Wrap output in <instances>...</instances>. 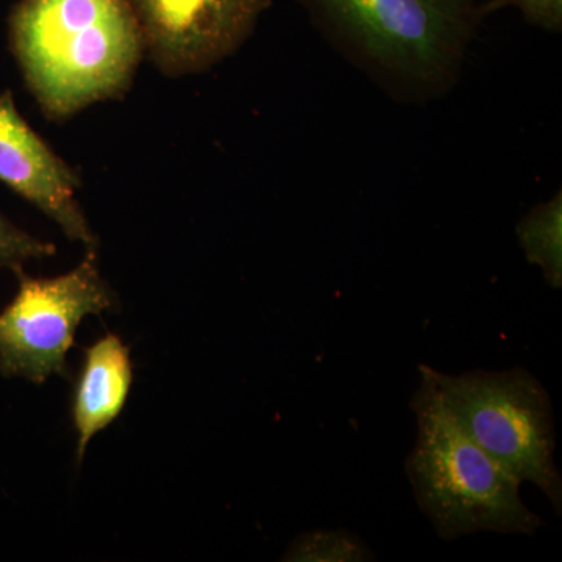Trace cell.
I'll use <instances>...</instances> for the list:
<instances>
[{"label": "cell", "mask_w": 562, "mask_h": 562, "mask_svg": "<svg viewBox=\"0 0 562 562\" xmlns=\"http://www.w3.org/2000/svg\"><path fill=\"white\" fill-rule=\"evenodd\" d=\"M144 54L169 77L211 68L254 31L269 0H125Z\"/></svg>", "instance_id": "8992f818"}, {"label": "cell", "mask_w": 562, "mask_h": 562, "mask_svg": "<svg viewBox=\"0 0 562 562\" xmlns=\"http://www.w3.org/2000/svg\"><path fill=\"white\" fill-rule=\"evenodd\" d=\"M322 22L373 60L435 79L460 54L471 0H305Z\"/></svg>", "instance_id": "5b68a950"}, {"label": "cell", "mask_w": 562, "mask_h": 562, "mask_svg": "<svg viewBox=\"0 0 562 562\" xmlns=\"http://www.w3.org/2000/svg\"><path fill=\"white\" fill-rule=\"evenodd\" d=\"M131 349L113 333L85 351L83 368L72 402L77 431V458L83 460L88 443L120 417L131 394Z\"/></svg>", "instance_id": "ba28073f"}, {"label": "cell", "mask_w": 562, "mask_h": 562, "mask_svg": "<svg viewBox=\"0 0 562 562\" xmlns=\"http://www.w3.org/2000/svg\"><path fill=\"white\" fill-rule=\"evenodd\" d=\"M0 181L54 221L72 241L95 250L81 210L80 177L22 117L10 91L0 92Z\"/></svg>", "instance_id": "52a82bcc"}, {"label": "cell", "mask_w": 562, "mask_h": 562, "mask_svg": "<svg viewBox=\"0 0 562 562\" xmlns=\"http://www.w3.org/2000/svg\"><path fill=\"white\" fill-rule=\"evenodd\" d=\"M20 288L0 313V373L43 384L65 373L66 355L87 316L114 305L113 292L99 271L95 250L76 269L52 279L14 272Z\"/></svg>", "instance_id": "277c9868"}, {"label": "cell", "mask_w": 562, "mask_h": 562, "mask_svg": "<svg viewBox=\"0 0 562 562\" xmlns=\"http://www.w3.org/2000/svg\"><path fill=\"white\" fill-rule=\"evenodd\" d=\"M424 368L462 430L514 479L535 484L561 516L553 408L542 383L524 368L503 372L476 369L461 375Z\"/></svg>", "instance_id": "3957f363"}, {"label": "cell", "mask_w": 562, "mask_h": 562, "mask_svg": "<svg viewBox=\"0 0 562 562\" xmlns=\"http://www.w3.org/2000/svg\"><path fill=\"white\" fill-rule=\"evenodd\" d=\"M371 547L360 536L347 530L303 532L284 553L292 562H364L375 561Z\"/></svg>", "instance_id": "30bf717a"}, {"label": "cell", "mask_w": 562, "mask_h": 562, "mask_svg": "<svg viewBox=\"0 0 562 562\" xmlns=\"http://www.w3.org/2000/svg\"><path fill=\"white\" fill-rule=\"evenodd\" d=\"M516 3L527 20L549 31H560L562 24V0H508Z\"/></svg>", "instance_id": "7c38bea8"}, {"label": "cell", "mask_w": 562, "mask_h": 562, "mask_svg": "<svg viewBox=\"0 0 562 562\" xmlns=\"http://www.w3.org/2000/svg\"><path fill=\"white\" fill-rule=\"evenodd\" d=\"M10 43L44 116L65 121L131 88L144 43L125 0H21Z\"/></svg>", "instance_id": "6da1fadb"}, {"label": "cell", "mask_w": 562, "mask_h": 562, "mask_svg": "<svg viewBox=\"0 0 562 562\" xmlns=\"http://www.w3.org/2000/svg\"><path fill=\"white\" fill-rule=\"evenodd\" d=\"M517 239L528 262L538 266L549 286H562V195L536 206L517 224Z\"/></svg>", "instance_id": "9c48e42d"}, {"label": "cell", "mask_w": 562, "mask_h": 562, "mask_svg": "<svg viewBox=\"0 0 562 562\" xmlns=\"http://www.w3.org/2000/svg\"><path fill=\"white\" fill-rule=\"evenodd\" d=\"M412 406L417 438L405 461L420 512L443 541L479 531L532 536L542 527L520 497L519 480L468 435L419 366Z\"/></svg>", "instance_id": "7a4b0ae2"}, {"label": "cell", "mask_w": 562, "mask_h": 562, "mask_svg": "<svg viewBox=\"0 0 562 562\" xmlns=\"http://www.w3.org/2000/svg\"><path fill=\"white\" fill-rule=\"evenodd\" d=\"M55 254L57 247L54 244L35 238L31 233L11 224L0 213V268L16 272L24 269L27 261L41 260Z\"/></svg>", "instance_id": "8fae6325"}]
</instances>
